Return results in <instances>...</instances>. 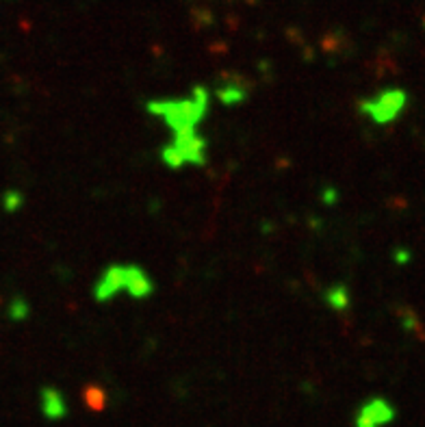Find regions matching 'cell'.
I'll return each instance as SVG.
<instances>
[{"mask_svg":"<svg viewBox=\"0 0 425 427\" xmlns=\"http://www.w3.org/2000/svg\"><path fill=\"white\" fill-rule=\"evenodd\" d=\"M210 107V91L204 85H195L187 98H168V100H150L145 105L154 118L163 120L174 135L195 133Z\"/></svg>","mask_w":425,"mask_h":427,"instance_id":"obj_1","label":"cell"},{"mask_svg":"<svg viewBox=\"0 0 425 427\" xmlns=\"http://www.w3.org/2000/svg\"><path fill=\"white\" fill-rule=\"evenodd\" d=\"M122 291L133 300H148L154 293V282L148 271L135 265V262H113L96 280L93 300L107 304Z\"/></svg>","mask_w":425,"mask_h":427,"instance_id":"obj_2","label":"cell"},{"mask_svg":"<svg viewBox=\"0 0 425 427\" xmlns=\"http://www.w3.org/2000/svg\"><path fill=\"white\" fill-rule=\"evenodd\" d=\"M161 161L170 170L183 167H202L206 163V141L195 130V133L174 135V139L161 147Z\"/></svg>","mask_w":425,"mask_h":427,"instance_id":"obj_3","label":"cell"},{"mask_svg":"<svg viewBox=\"0 0 425 427\" xmlns=\"http://www.w3.org/2000/svg\"><path fill=\"white\" fill-rule=\"evenodd\" d=\"M406 107V93L401 89H384L378 96L361 102V113L375 124H390L399 118Z\"/></svg>","mask_w":425,"mask_h":427,"instance_id":"obj_4","label":"cell"},{"mask_svg":"<svg viewBox=\"0 0 425 427\" xmlns=\"http://www.w3.org/2000/svg\"><path fill=\"white\" fill-rule=\"evenodd\" d=\"M215 96L219 98L221 105L237 107L252 96V85H250V80H245L241 74L224 72L215 85Z\"/></svg>","mask_w":425,"mask_h":427,"instance_id":"obj_5","label":"cell"},{"mask_svg":"<svg viewBox=\"0 0 425 427\" xmlns=\"http://www.w3.org/2000/svg\"><path fill=\"white\" fill-rule=\"evenodd\" d=\"M395 417V410L386 399L375 397L371 401H367L361 412L356 417V425H373V427H382L386 423H390Z\"/></svg>","mask_w":425,"mask_h":427,"instance_id":"obj_6","label":"cell"},{"mask_svg":"<svg viewBox=\"0 0 425 427\" xmlns=\"http://www.w3.org/2000/svg\"><path fill=\"white\" fill-rule=\"evenodd\" d=\"M39 408H42V415L48 421H61V419H65V415H68V403H65V397L61 395V390H57L55 386H42Z\"/></svg>","mask_w":425,"mask_h":427,"instance_id":"obj_7","label":"cell"},{"mask_svg":"<svg viewBox=\"0 0 425 427\" xmlns=\"http://www.w3.org/2000/svg\"><path fill=\"white\" fill-rule=\"evenodd\" d=\"M30 315V304L22 298V295H15V298H11L9 306H7V317L15 323H22L26 321Z\"/></svg>","mask_w":425,"mask_h":427,"instance_id":"obj_8","label":"cell"},{"mask_svg":"<svg viewBox=\"0 0 425 427\" xmlns=\"http://www.w3.org/2000/svg\"><path fill=\"white\" fill-rule=\"evenodd\" d=\"M325 302H328V306L332 310H345L350 306V293H347L345 287L336 284V287L328 289V293H325Z\"/></svg>","mask_w":425,"mask_h":427,"instance_id":"obj_9","label":"cell"},{"mask_svg":"<svg viewBox=\"0 0 425 427\" xmlns=\"http://www.w3.org/2000/svg\"><path fill=\"white\" fill-rule=\"evenodd\" d=\"M22 204H24V195H22L18 189H7V191H5V195H3V206H5L7 212L18 210Z\"/></svg>","mask_w":425,"mask_h":427,"instance_id":"obj_10","label":"cell"},{"mask_svg":"<svg viewBox=\"0 0 425 427\" xmlns=\"http://www.w3.org/2000/svg\"><path fill=\"white\" fill-rule=\"evenodd\" d=\"M85 401H87V406L93 410V412H100V410L105 408V392L100 388H87Z\"/></svg>","mask_w":425,"mask_h":427,"instance_id":"obj_11","label":"cell"},{"mask_svg":"<svg viewBox=\"0 0 425 427\" xmlns=\"http://www.w3.org/2000/svg\"><path fill=\"white\" fill-rule=\"evenodd\" d=\"M356 427H373V425H356Z\"/></svg>","mask_w":425,"mask_h":427,"instance_id":"obj_12","label":"cell"}]
</instances>
